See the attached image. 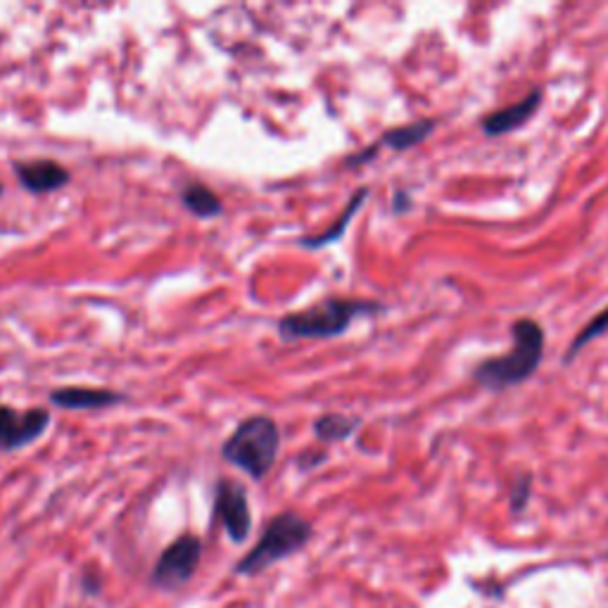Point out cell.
<instances>
[{
  "label": "cell",
  "instance_id": "cell-1",
  "mask_svg": "<svg viewBox=\"0 0 608 608\" xmlns=\"http://www.w3.org/2000/svg\"><path fill=\"white\" fill-rule=\"evenodd\" d=\"M386 311L380 302L371 300H342L328 298L307 309L290 311L278 321V336L283 342L295 340H331L350 331V326L359 317H373Z\"/></svg>",
  "mask_w": 608,
  "mask_h": 608
},
{
  "label": "cell",
  "instance_id": "cell-2",
  "mask_svg": "<svg viewBox=\"0 0 608 608\" xmlns=\"http://www.w3.org/2000/svg\"><path fill=\"white\" fill-rule=\"evenodd\" d=\"M514 347L511 352L485 359L474 371V380L485 390H507L526 383V380L540 369L545 355V331L542 326L532 319H518L511 326Z\"/></svg>",
  "mask_w": 608,
  "mask_h": 608
},
{
  "label": "cell",
  "instance_id": "cell-3",
  "mask_svg": "<svg viewBox=\"0 0 608 608\" xmlns=\"http://www.w3.org/2000/svg\"><path fill=\"white\" fill-rule=\"evenodd\" d=\"M278 451H281V428L265 413L240 421L221 445L223 461L246 471L252 480H262L271 471Z\"/></svg>",
  "mask_w": 608,
  "mask_h": 608
},
{
  "label": "cell",
  "instance_id": "cell-4",
  "mask_svg": "<svg viewBox=\"0 0 608 608\" xmlns=\"http://www.w3.org/2000/svg\"><path fill=\"white\" fill-rule=\"evenodd\" d=\"M311 535H315V528H311L309 520L300 514L286 511L281 516H276L262 532V537H259V542L236 564V572L238 576H257V572H265L273 564L305 549L311 540Z\"/></svg>",
  "mask_w": 608,
  "mask_h": 608
},
{
  "label": "cell",
  "instance_id": "cell-5",
  "mask_svg": "<svg viewBox=\"0 0 608 608\" xmlns=\"http://www.w3.org/2000/svg\"><path fill=\"white\" fill-rule=\"evenodd\" d=\"M202 556V545L196 535H183L173 540L155 564L152 585L162 589H177L186 585L198 570Z\"/></svg>",
  "mask_w": 608,
  "mask_h": 608
},
{
  "label": "cell",
  "instance_id": "cell-6",
  "mask_svg": "<svg viewBox=\"0 0 608 608\" xmlns=\"http://www.w3.org/2000/svg\"><path fill=\"white\" fill-rule=\"evenodd\" d=\"M50 426V413L43 407L17 411L0 405V451H17L37 442Z\"/></svg>",
  "mask_w": 608,
  "mask_h": 608
},
{
  "label": "cell",
  "instance_id": "cell-7",
  "mask_svg": "<svg viewBox=\"0 0 608 608\" xmlns=\"http://www.w3.org/2000/svg\"><path fill=\"white\" fill-rule=\"evenodd\" d=\"M215 514L233 542H246L252 530V516L246 488L240 482L223 478L217 482Z\"/></svg>",
  "mask_w": 608,
  "mask_h": 608
},
{
  "label": "cell",
  "instance_id": "cell-8",
  "mask_svg": "<svg viewBox=\"0 0 608 608\" xmlns=\"http://www.w3.org/2000/svg\"><path fill=\"white\" fill-rule=\"evenodd\" d=\"M14 177L24 190L33 196L56 193L69 183V171L56 160H31V162H12Z\"/></svg>",
  "mask_w": 608,
  "mask_h": 608
},
{
  "label": "cell",
  "instance_id": "cell-9",
  "mask_svg": "<svg viewBox=\"0 0 608 608\" xmlns=\"http://www.w3.org/2000/svg\"><path fill=\"white\" fill-rule=\"evenodd\" d=\"M50 405L69 409V411H93V409H108L117 407L127 399V395H121L110 388H81V386H67L58 388L48 395Z\"/></svg>",
  "mask_w": 608,
  "mask_h": 608
},
{
  "label": "cell",
  "instance_id": "cell-10",
  "mask_svg": "<svg viewBox=\"0 0 608 608\" xmlns=\"http://www.w3.org/2000/svg\"><path fill=\"white\" fill-rule=\"evenodd\" d=\"M540 106H542V91L535 89L524 100L514 102V106H507L490 112L488 117H482L480 127L488 136H504L528 124V121L535 117V112L540 110Z\"/></svg>",
  "mask_w": 608,
  "mask_h": 608
},
{
  "label": "cell",
  "instance_id": "cell-11",
  "mask_svg": "<svg viewBox=\"0 0 608 608\" xmlns=\"http://www.w3.org/2000/svg\"><path fill=\"white\" fill-rule=\"evenodd\" d=\"M369 198V188H359L357 193L350 198V202H347V207L342 210V215L338 217V221L333 226H328V231L319 233V236H305L298 240L300 248H307V250H319L323 246H331V242L340 240L347 231V223H350L355 219V215L359 212V207L367 202Z\"/></svg>",
  "mask_w": 608,
  "mask_h": 608
},
{
  "label": "cell",
  "instance_id": "cell-12",
  "mask_svg": "<svg viewBox=\"0 0 608 608\" xmlns=\"http://www.w3.org/2000/svg\"><path fill=\"white\" fill-rule=\"evenodd\" d=\"M436 124H438L436 119H419V121H411V124H405V127H395L383 133L378 146H388L397 152L409 150L413 146L423 143L426 138L432 133V129H436Z\"/></svg>",
  "mask_w": 608,
  "mask_h": 608
},
{
  "label": "cell",
  "instance_id": "cell-13",
  "mask_svg": "<svg viewBox=\"0 0 608 608\" xmlns=\"http://www.w3.org/2000/svg\"><path fill=\"white\" fill-rule=\"evenodd\" d=\"M181 202L190 215L200 219H215L223 212V202L205 183H188L181 190Z\"/></svg>",
  "mask_w": 608,
  "mask_h": 608
},
{
  "label": "cell",
  "instance_id": "cell-14",
  "mask_svg": "<svg viewBox=\"0 0 608 608\" xmlns=\"http://www.w3.org/2000/svg\"><path fill=\"white\" fill-rule=\"evenodd\" d=\"M361 426L357 416H342V413H323L321 419L315 421V436L323 442H342L355 436V430Z\"/></svg>",
  "mask_w": 608,
  "mask_h": 608
},
{
  "label": "cell",
  "instance_id": "cell-15",
  "mask_svg": "<svg viewBox=\"0 0 608 608\" xmlns=\"http://www.w3.org/2000/svg\"><path fill=\"white\" fill-rule=\"evenodd\" d=\"M606 331H608V307H606L604 311H599V315H597L592 321H589V323L582 328V331L576 336V340L570 342V347H568L566 355H564V363H570L572 359L578 357L580 350H585V347H587L589 342L597 340V338L604 336Z\"/></svg>",
  "mask_w": 608,
  "mask_h": 608
},
{
  "label": "cell",
  "instance_id": "cell-16",
  "mask_svg": "<svg viewBox=\"0 0 608 608\" xmlns=\"http://www.w3.org/2000/svg\"><path fill=\"white\" fill-rule=\"evenodd\" d=\"M530 495H532V478L530 476H520L514 488H511V511L514 514H520L530 501Z\"/></svg>",
  "mask_w": 608,
  "mask_h": 608
},
{
  "label": "cell",
  "instance_id": "cell-17",
  "mask_svg": "<svg viewBox=\"0 0 608 608\" xmlns=\"http://www.w3.org/2000/svg\"><path fill=\"white\" fill-rule=\"evenodd\" d=\"M0 196H3V183H0Z\"/></svg>",
  "mask_w": 608,
  "mask_h": 608
}]
</instances>
